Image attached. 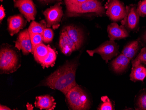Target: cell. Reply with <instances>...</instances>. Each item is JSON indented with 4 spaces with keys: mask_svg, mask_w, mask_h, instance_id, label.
Here are the masks:
<instances>
[{
    "mask_svg": "<svg viewBox=\"0 0 146 110\" xmlns=\"http://www.w3.org/2000/svg\"><path fill=\"white\" fill-rule=\"evenodd\" d=\"M89 0H64L65 4H78L84 3Z\"/></svg>",
    "mask_w": 146,
    "mask_h": 110,
    "instance_id": "cell-28",
    "label": "cell"
},
{
    "mask_svg": "<svg viewBox=\"0 0 146 110\" xmlns=\"http://www.w3.org/2000/svg\"><path fill=\"white\" fill-rule=\"evenodd\" d=\"M46 23L42 21L40 23L33 21L31 23L28 30L30 34H40L42 35L44 30L46 28Z\"/></svg>",
    "mask_w": 146,
    "mask_h": 110,
    "instance_id": "cell-20",
    "label": "cell"
},
{
    "mask_svg": "<svg viewBox=\"0 0 146 110\" xmlns=\"http://www.w3.org/2000/svg\"><path fill=\"white\" fill-rule=\"evenodd\" d=\"M35 105L40 110H52L55 108L56 103L52 96L43 95L36 97Z\"/></svg>",
    "mask_w": 146,
    "mask_h": 110,
    "instance_id": "cell-16",
    "label": "cell"
},
{
    "mask_svg": "<svg viewBox=\"0 0 146 110\" xmlns=\"http://www.w3.org/2000/svg\"><path fill=\"white\" fill-rule=\"evenodd\" d=\"M146 77V68L142 64L132 68L130 74V79L131 81L134 82L143 81Z\"/></svg>",
    "mask_w": 146,
    "mask_h": 110,
    "instance_id": "cell-19",
    "label": "cell"
},
{
    "mask_svg": "<svg viewBox=\"0 0 146 110\" xmlns=\"http://www.w3.org/2000/svg\"><path fill=\"white\" fill-rule=\"evenodd\" d=\"M30 36L33 51L37 46L42 43L43 42V38L42 35L40 34H30Z\"/></svg>",
    "mask_w": 146,
    "mask_h": 110,
    "instance_id": "cell-26",
    "label": "cell"
},
{
    "mask_svg": "<svg viewBox=\"0 0 146 110\" xmlns=\"http://www.w3.org/2000/svg\"><path fill=\"white\" fill-rule=\"evenodd\" d=\"M78 66L76 61L67 62L48 76L42 85L59 90L65 95L77 85L75 77Z\"/></svg>",
    "mask_w": 146,
    "mask_h": 110,
    "instance_id": "cell-1",
    "label": "cell"
},
{
    "mask_svg": "<svg viewBox=\"0 0 146 110\" xmlns=\"http://www.w3.org/2000/svg\"><path fill=\"white\" fill-rule=\"evenodd\" d=\"M140 47V41L138 40L130 42L124 47L122 54L131 60L136 56Z\"/></svg>",
    "mask_w": 146,
    "mask_h": 110,
    "instance_id": "cell-18",
    "label": "cell"
},
{
    "mask_svg": "<svg viewBox=\"0 0 146 110\" xmlns=\"http://www.w3.org/2000/svg\"><path fill=\"white\" fill-rule=\"evenodd\" d=\"M43 41L46 43L51 42L54 39V31L50 28H46L42 34Z\"/></svg>",
    "mask_w": 146,
    "mask_h": 110,
    "instance_id": "cell-25",
    "label": "cell"
},
{
    "mask_svg": "<svg viewBox=\"0 0 146 110\" xmlns=\"http://www.w3.org/2000/svg\"><path fill=\"white\" fill-rule=\"evenodd\" d=\"M119 46L114 41L110 40L106 41L94 50H87V52L92 57L94 54H99L106 63H108L109 60L119 54Z\"/></svg>",
    "mask_w": 146,
    "mask_h": 110,
    "instance_id": "cell-5",
    "label": "cell"
},
{
    "mask_svg": "<svg viewBox=\"0 0 146 110\" xmlns=\"http://www.w3.org/2000/svg\"><path fill=\"white\" fill-rule=\"evenodd\" d=\"M15 46L18 50H22L23 55H28L33 52V46L28 29L20 32L15 42Z\"/></svg>",
    "mask_w": 146,
    "mask_h": 110,
    "instance_id": "cell-10",
    "label": "cell"
},
{
    "mask_svg": "<svg viewBox=\"0 0 146 110\" xmlns=\"http://www.w3.org/2000/svg\"><path fill=\"white\" fill-rule=\"evenodd\" d=\"M0 110H11V109L10 108H9L8 107H7L6 106L2 105H0Z\"/></svg>",
    "mask_w": 146,
    "mask_h": 110,
    "instance_id": "cell-32",
    "label": "cell"
},
{
    "mask_svg": "<svg viewBox=\"0 0 146 110\" xmlns=\"http://www.w3.org/2000/svg\"><path fill=\"white\" fill-rule=\"evenodd\" d=\"M70 108L74 110H86L90 108L91 102L85 91L77 84L65 94Z\"/></svg>",
    "mask_w": 146,
    "mask_h": 110,
    "instance_id": "cell-3",
    "label": "cell"
},
{
    "mask_svg": "<svg viewBox=\"0 0 146 110\" xmlns=\"http://www.w3.org/2000/svg\"><path fill=\"white\" fill-rule=\"evenodd\" d=\"M107 32L108 37L111 41L121 40L129 36L128 31L123 25L119 26L115 22L108 25Z\"/></svg>",
    "mask_w": 146,
    "mask_h": 110,
    "instance_id": "cell-12",
    "label": "cell"
},
{
    "mask_svg": "<svg viewBox=\"0 0 146 110\" xmlns=\"http://www.w3.org/2000/svg\"><path fill=\"white\" fill-rule=\"evenodd\" d=\"M102 101L101 105L98 107V110H113L112 103L110 99L107 96H103L101 97Z\"/></svg>",
    "mask_w": 146,
    "mask_h": 110,
    "instance_id": "cell-24",
    "label": "cell"
},
{
    "mask_svg": "<svg viewBox=\"0 0 146 110\" xmlns=\"http://www.w3.org/2000/svg\"><path fill=\"white\" fill-rule=\"evenodd\" d=\"M65 5L67 17L102 16L106 14V9L99 0H89L81 4Z\"/></svg>",
    "mask_w": 146,
    "mask_h": 110,
    "instance_id": "cell-2",
    "label": "cell"
},
{
    "mask_svg": "<svg viewBox=\"0 0 146 110\" xmlns=\"http://www.w3.org/2000/svg\"><path fill=\"white\" fill-rule=\"evenodd\" d=\"M59 45L60 51L65 55H70L72 52L78 50L74 43L63 30L60 33Z\"/></svg>",
    "mask_w": 146,
    "mask_h": 110,
    "instance_id": "cell-14",
    "label": "cell"
},
{
    "mask_svg": "<svg viewBox=\"0 0 146 110\" xmlns=\"http://www.w3.org/2000/svg\"><path fill=\"white\" fill-rule=\"evenodd\" d=\"M3 0H1V1H3Z\"/></svg>",
    "mask_w": 146,
    "mask_h": 110,
    "instance_id": "cell-33",
    "label": "cell"
},
{
    "mask_svg": "<svg viewBox=\"0 0 146 110\" xmlns=\"http://www.w3.org/2000/svg\"><path fill=\"white\" fill-rule=\"evenodd\" d=\"M49 48H50V52H49L48 57L40 64L43 69L45 68H48L50 67H53L55 64L56 57H57L56 51L50 47Z\"/></svg>",
    "mask_w": 146,
    "mask_h": 110,
    "instance_id": "cell-21",
    "label": "cell"
},
{
    "mask_svg": "<svg viewBox=\"0 0 146 110\" xmlns=\"http://www.w3.org/2000/svg\"><path fill=\"white\" fill-rule=\"evenodd\" d=\"M8 24L9 33L13 36L25 27L26 21L21 15H16L9 17Z\"/></svg>",
    "mask_w": 146,
    "mask_h": 110,
    "instance_id": "cell-13",
    "label": "cell"
},
{
    "mask_svg": "<svg viewBox=\"0 0 146 110\" xmlns=\"http://www.w3.org/2000/svg\"><path fill=\"white\" fill-rule=\"evenodd\" d=\"M62 30L65 32L70 39L76 46L77 50L82 47L84 41V35L81 29L74 25L66 26Z\"/></svg>",
    "mask_w": 146,
    "mask_h": 110,
    "instance_id": "cell-11",
    "label": "cell"
},
{
    "mask_svg": "<svg viewBox=\"0 0 146 110\" xmlns=\"http://www.w3.org/2000/svg\"><path fill=\"white\" fill-rule=\"evenodd\" d=\"M61 0H37L39 3L43 5H48L51 3H57L61 1Z\"/></svg>",
    "mask_w": 146,
    "mask_h": 110,
    "instance_id": "cell-29",
    "label": "cell"
},
{
    "mask_svg": "<svg viewBox=\"0 0 146 110\" xmlns=\"http://www.w3.org/2000/svg\"><path fill=\"white\" fill-rule=\"evenodd\" d=\"M17 52L9 46L2 47L0 51V69L3 73H14L20 67Z\"/></svg>",
    "mask_w": 146,
    "mask_h": 110,
    "instance_id": "cell-4",
    "label": "cell"
},
{
    "mask_svg": "<svg viewBox=\"0 0 146 110\" xmlns=\"http://www.w3.org/2000/svg\"><path fill=\"white\" fill-rule=\"evenodd\" d=\"M125 16L121 21V24L123 25L128 31H135L138 27L140 15L137 10L136 5L127 6Z\"/></svg>",
    "mask_w": 146,
    "mask_h": 110,
    "instance_id": "cell-8",
    "label": "cell"
},
{
    "mask_svg": "<svg viewBox=\"0 0 146 110\" xmlns=\"http://www.w3.org/2000/svg\"><path fill=\"white\" fill-rule=\"evenodd\" d=\"M14 4L29 22L35 20L37 11L33 0H15Z\"/></svg>",
    "mask_w": 146,
    "mask_h": 110,
    "instance_id": "cell-9",
    "label": "cell"
},
{
    "mask_svg": "<svg viewBox=\"0 0 146 110\" xmlns=\"http://www.w3.org/2000/svg\"><path fill=\"white\" fill-rule=\"evenodd\" d=\"M106 13L113 22L122 21L126 14V9L120 0H109L105 5Z\"/></svg>",
    "mask_w": 146,
    "mask_h": 110,
    "instance_id": "cell-6",
    "label": "cell"
},
{
    "mask_svg": "<svg viewBox=\"0 0 146 110\" xmlns=\"http://www.w3.org/2000/svg\"><path fill=\"white\" fill-rule=\"evenodd\" d=\"M5 11L4 7L1 5L0 7V21H1V22L4 18L5 17Z\"/></svg>",
    "mask_w": 146,
    "mask_h": 110,
    "instance_id": "cell-30",
    "label": "cell"
},
{
    "mask_svg": "<svg viewBox=\"0 0 146 110\" xmlns=\"http://www.w3.org/2000/svg\"><path fill=\"white\" fill-rule=\"evenodd\" d=\"M137 10L139 14L141 17L146 16V0H142L138 2Z\"/></svg>",
    "mask_w": 146,
    "mask_h": 110,
    "instance_id": "cell-27",
    "label": "cell"
},
{
    "mask_svg": "<svg viewBox=\"0 0 146 110\" xmlns=\"http://www.w3.org/2000/svg\"><path fill=\"white\" fill-rule=\"evenodd\" d=\"M135 107L137 110H146V90L141 92L137 96Z\"/></svg>",
    "mask_w": 146,
    "mask_h": 110,
    "instance_id": "cell-22",
    "label": "cell"
},
{
    "mask_svg": "<svg viewBox=\"0 0 146 110\" xmlns=\"http://www.w3.org/2000/svg\"><path fill=\"white\" fill-rule=\"evenodd\" d=\"M141 41L144 45H146V29L141 36Z\"/></svg>",
    "mask_w": 146,
    "mask_h": 110,
    "instance_id": "cell-31",
    "label": "cell"
},
{
    "mask_svg": "<svg viewBox=\"0 0 146 110\" xmlns=\"http://www.w3.org/2000/svg\"><path fill=\"white\" fill-rule=\"evenodd\" d=\"M130 60L121 53L111 63V67L115 73L121 74L128 68Z\"/></svg>",
    "mask_w": 146,
    "mask_h": 110,
    "instance_id": "cell-15",
    "label": "cell"
},
{
    "mask_svg": "<svg viewBox=\"0 0 146 110\" xmlns=\"http://www.w3.org/2000/svg\"><path fill=\"white\" fill-rule=\"evenodd\" d=\"M61 2H57L54 6L46 9L43 12L47 27L56 29L60 25L63 16V11Z\"/></svg>",
    "mask_w": 146,
    "mask_h": 110,
    "instance_id": "cell-7",
    "label": "cell"
},
{
    "mask_svg": "<svg viewBox=\"0 0 146 110\" xmlns=\"http://www.w3.org/2000/svg\"><path fill=\"white\" fill-rule=\"evenodd\" d=\"M142 64L146 65V47L141 49L137 57L132 61L133 67Z\"/></svg>",
    "mask_w": 146,
    "mask_h": 110,
    "instance_id": "cell-23",
    "label": "cell"
},
{
    "mask_svg": "<svg viewBox=\"0 0 146 110\" xmlns=\"http://www.w3.org/2000/svg\"><path fill=\"white\" fill-rule=\"evenodd\" d=\"M50 46H46L43 43L38 45L33 50V54L35 61L41 64L47 59L50 52Z\"/></svg>",
    "mask_w": 146,
    "mask_h": 110,
    "instance_id": "cell-17",
    "label": "cell"
}]
</instances>
